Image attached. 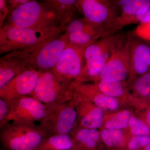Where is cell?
<instances>
[{
  "label": "cell",
  "instance_id": "f1b7e54d",
  "mask_svg": "<svg viewBox=\"0 0 150 150\" xmlns=\"http://www.w3.org/2000/svg\"><path fill=\"white\" fill-rule=\"evenodd\" d=\"M10 13L6 1L5 0H0V28L4 24V21Z\"/></svg>",
  "mask_w": 150,
  "mask_h": 150
},
{
  "label": "cell",
  "instance_id": "4fadbf2b",
  "mask_svg": "<svg viewBox=\"0 0 150 150\" xmlns=\"http://www.w3.org/2000/svg\"><path fill=\"white\" fill-rule=\"evenodd\" d=\"M40 72L28 68L0 89V98L11 103L21 97L29 96L35 89Z\"/></svg>",
  "mask_w": 150,
  "mask_h": 150
},
{
  "label": "cell",
  "instance_id": "7c38bea8",
  "mask_svg": "<svg viewBox=\"0 0 150 150\" xmlns=\"http://www.w3.org/2000/svg\"><path fill=\"white\" fill-rule=\"evenodd\" d=\"M129 74V44L128 38H126L108 61L98 79L107 81L123 82Z\"/></svg>",
  "mask_w": 150,
  "mask_h": 150
},
{
  "label": "cell",
  "instance_id": "8992f818",
  "mask_svg": "<svg viewBox=\"0 0 150 150\" xmlns=\"http://www.w3.org/2000/svg\"><path fill=\"white\" fill-rule=\"evenodd\" d=\"M40 72L35 89L29 96L46 104H62L72 99V83L65 80L53 70Z\"/></svg>",
  "mask_w": 150,
  "mask_h": 150
},
{
  "label": "cell",
  "instance_id": "44dd1931",
  "mask_svg": "<svg viewBox=\"0 0 150 150\" xmlns=\"http://www.w3.org/2000/svg\"><path fill=\"white\" fill-rule=\"evenodd\" d=\"M95 86L100 92L112 97L121 96L124 93V87L122 82L98 80Z\"/></svg>",
  "mask_w": 150,
  "mask_h": 150
},
{
  "label": "cell",
  "instance_id": "5b68a950",
  "mask_svg": "<svg viewBox=\"0 0 150 150\" xmlns=\"http://www.w3.org/2000/svg\"><path fill=\"white\" fill-rule=\"evenodd\" d=\"M69 43L68 35L64 32L40 45L16 51L26 62L28 68L44 71L54 69Z\"/></svg>",
  "mask_w": 150,
  "mask_h": 150
},
{
  "label": "cell",
  "instance_id": "603a6c76",
  "mask_svg": "<svg viewBox=\"0 0 150 150\" xmlns=\"http://www.w3.org/2000/svg\"><path fill=\"white\" fill-rule=\"evenodd\" d=\"M100 134L101 139L109 147L119 146L123 141V134L121 130L106 129L101 131Z\"/></svg>",
  "mask_w": 150,
  "mask_h": 150
},
{
  "label": "cell",
  "instance_id": "52a82bcc",
  "mask_svg": "<svg viewBox=\"0 0 150 150\" xmlns=\"http://www.w3.org/2000/svg\"><path fill=\"white\" fill-rule=\"evenodd\" d=\"M76 110L71 100L62 104H54L51 112L40 122V126L48 135L70 134L76 129Z\"/></svg>",
  "mask_w": 150,
  "mask_h": 150
},
{
  "label": "cell",
  "instance_id": "4316f807",
  "mask_svg": "<svg viewBox=\"0 0 150 150\" xmlns=\"http://www.w3.org/2000/svg\"><path fill=\"white\" fill-rule=\"evenodd\" d=\"M150 144V137L148 135L135 136L131 138L128 143L130 150H135Z\"/></svg>",
  "mask_w": 150,
  "mask_h": 150
},
{
  "label": "cell",
  "instance_id": "836d02e7",
  "mask_svg": "<svg viewBox=\"0 0 150 150\" xmlns=\"http://www.w3.org/2000/svg\"></svg>",
  "mask_w": 150,
  "mask_h": 150
},
{
  "label": "cell",
  "instance_id": "9c48e42d",
  "mask_svg": "<svg viewBox=\"0 0 150 150\" xmlns=\"http://www.w3.org/2000/svg\"><path fill=\"white\" fill-rule=\"evenodd\" d=\"M76 5L83 18L106 30L108 25L119 16L115 1L77 0Z\"/></svg>",
  "mask_w": 150,
  "mask_h": 150
},
{
  "label": "cell",
  "instance_id": "83f0119b",
  "mask_svg": "<svg viewBox=\"0 0 150 150\" xmlns=\"http://www.w3.org/2000/svg\"><path fill=\"white\" fill-rule=\"evenodd\" d=\"M136 37L150 41V22L139 24L134 31Z\"/></svg>",
  "mask_w": 150,
  "mask_h": 150
},
{
  "label": "cell",
  "instance_id": "7a4b0ae2",
  "mask_svg": "<svg viewBox=\"0 0 150 150\" xmlns=\"http://www.w3.org/2000/svg\"><path fill=\"white\" fill-rule=\"evenodd\" d=\"M126 38L122 34L113 33L103 37L88 46L85 51L84 67L76 81L83 82L98 79L108 61Z\"/></svg>",
  "mask_w": 150,
  "mask_h": 150
},
{
  "label": "cell",
  "instance_id": "ba28073f",
  "mask_svg": "<svg viewBox=\"0 0 150 150\" xmlns=\"http://www.w3.org/2000/svg\"><path fill=\"white\" fill-rule=\"evenodd\" d=\"M54 105L45 104L30 96L21 97L12 101L8 121L40 122L51 112Z\"/></svg>",
  "mask_w": 150,
  "mask_h": 150
},
{
  "label": "cell",
  "instance_id": "30bf717a",
  "mask_svg": "<svg viewBox=\"0 0 150 150\" xmlns=\"http://www.w3.org/2000/svg\"><path fill=\"white\" fill-rule=\"evenodd\" d=\"M65 32L69 43L85 48L103 37L113 34L84 18L74 19L65 27Z\"/></svg>",
  "mask_w": 150,
  "mask_h": 150
},
{
  "label": "cell",
  "instance_id": "7402d4cb",
  "mask_svg": "<svg viewBox=\"0 0 150 150\" xmlns=\"http://www.w3.org/2000/svg\"><path fill=\"white\" fill-rule=\"evenodd\" d=\"M130 118V112L128 110L120 111L107 121L105 128L119 130L125 129L129 126Z\"/></svg>",
  "mask_w": 150,
  "mask_h": 150
},
{
  "label": "cell",
  "instance_id": "cb8c5ba5",
  "mask_svg": "<svg viewBox=\"0 0 150 150\" xmlns=\"http://www.w3.org/2000/svg\"><path fill=\"white\" fill-rule=\"evenodd\" d=\"M135 91L140 95L147 96L150 95V73L140 76L134 83Z\"/></svg>",
  "mask_w": 150,
  "mask_h": 150
},
{
  "label": "cell",
  "instance_id": "5bb4252c",
  "mask_svg": "<svg viewBox=\"0 0 150 150\" xmlns=\"http://www.w3.org/2000/svg\"><path fill=\"white\" fill-rule=\"evenodd\" d=\"M129 44V74L142 75L150 69V46L137 38H127Z\"/></svg>",
  "mask_w": 150,
  "mask_h": 150
},
{
  "label": "cell",
  "instance_id": "1f68e13d",
  "mask_svg": "<svg viewBox=\"0 0 150 150\" xmlns=\"http://www.w3.org/2000/svg\"><path fill=\"white\" fill-rule=\"evenodd\" d=\"M144 150H150V144L148 145L145 148Z\"/></svg>",
  "mask_w": 150,
  "mask_h": 150
},
{
  "label": "cell",
  "instance_id": "6da1fadb",
  "mask_svg": "<svg viewBox=\"0 0 150 150\" xmlns=\"http://www.w3.org/2000/svg\"><path fill=\"white\" fill-rule=\"evenodd\" d=\"M65 28L42 30L22 28L4 23L0 28V54L40 45L65 32Z\"/></svg>",
  "mask_w": 150,
  "mask_h": 150
},
{
  "label": "cell",
  "instance_id": "ac0fdd59",
  "mask_svg": "<svg viewBox=\"0 0 150 150\" xmlns=\"http://www.w3.org/2000/svg\"><path fill=\"white\" fill-rule=\"evenodd\" d=\"M70 134L78 148L80 146L85 150L94 149L100 138V133L97 129L81 127L74 129Z\"/></svg>",
  "mask_w": 150,
  "mask_h": 150
},
{
  "label": "cell",
  "instance_id": "f546056e",
  "mask_svg": "<svg viewBox=\"0 0 150 150\" xmlns=\"http://www.w3.org/2000/svg\"><path fill=\"white\" fill-rule=\"evenodd\" d=\"M30 0H7L6 1L10 13L20 6L28 2Z\"/></svg>",
  "mask_w": 150,
  "mask_h": 150
},
{
  "label": "cell",
  "instance_id": "e0dca14e",
  "mask_svg": "<svg viewBox=\"0 0 150 150\" xmlns=\"http://www.w3.org/2000/svg\"><path fill=\"white\" fill-rule=\"evenodd\" d=\"M78 149L71 134H55L46 137L35 150H69Z\"/></svg>",
  "mask_w": 150,
  "mask_h": 150
},
{
  "label": "cell",
  "instance_id": "d6986e66",
  "mask_svg": "<svg viewBox=\"0 0 150 150\" xmlns=\"http://www.w3.org/2000/svg\"><path fill=\"white\" fill-rule=\"evenodd\" d=\"M121 14L116 19H125L139 15L147 10L150 6L149 0H121L115 1Z\"/></svg>",
  "mask_w": 150,
  "mask_h": 150
},
{
  "label": "cell",
  "instance_id": "8fae6325",
  "mask_svg": "<svg viewBox=\"0 0 150 150\" xmlns=\"http://www.w3.org/2000/svg\"><path fill=\"white\" fill-rule=\"evenodd\" d=\"M86 48L69 43L52 70L65 80L72 83L76 80L84 67Z\"/></svg>",
  "mask_w": 150,
  "mask_h": 150
},
{
  "label": "cell",
  "instance_id": "9a60e30c",
  "mask_svg": "<svg viewBox=\"0 0 150 150\" xmlns=\"http://www.w3.org/2000/svg\"><path fill=\"white\" fill-rule=\"evenodd\" d=\"M28 68L26 62L16 51L3 56L0 59V89Z\"/></svg>",
  "mask_w": 150,
  "mask_h": 150
},
{
  "label": "cell",
  "instance_id": "ffe728a7",
  "mask_svg": "<svg viewBox=\"0 0 150 150\" xmlns=\"http://www.w3.org/2000/svg\"><path fill=\"white\" fill-rule=\"evenodd\" d=\"M103 119L102 109L96 106L94 107L87 115L80 119V126L83 128L96 129L101 126Z\"/></svg>",
  "mask_w": 150,
  "mask_h": 150
},
{
  "label": "cell",
  "instance_id": "2e32d148",
  "mask_svg": "<svg viewBox=\"0 0 150 150\" xmlns=\"http://www.w3.org/2000/svg\"><path fill=\"white\" fill-rule=\"evenodd\" d=\"M76 0H45L43 2L53 11L61 26L66 27L73 20L77 10Z\"/></svg>",
  "mask_w": 150,
  "mask_h": 150
},
{
  "label": "cell",
  "instance_id": "d4e9b609",
  "mask_svg": "<svg viewBox=\"0 0 150 150\" xmlns=\"http://www.w3.org/2000/svg\"><path fill=\"white\" fill-rule=\"evenodd\" d=\"M129 126L131 134L135 136L148 135L150 133L149 127L139 119L131 117L129 119Z\"/></svg>",
  "mask_w": 150,
  "mask_h": 150
},
{
  "label": "cell",
  "instance_id": "3957f363",
  "mask_svg": "<svg viewBox=\"0 0 150 150\" xmlns=\"http://www.w3.org/2000/svg\"><path fill=\"white\" fill-rule=\"evenodd\" d=\"M6 24L22 28L48 30L61 27L54 12L43 1L30 0L11 12Z\"/></svg>",
  "mask_w": 150,
  "mask_h": 150
},
{
  "label": "cell",
  "instance_id": "484cf974",
  "mask_svg": "<svg viewBox=\"0 0 150 150\" xmlns=\"http://www.w3.org/2000/svg\"><path fill=\"white\" fill-rule=\"evenodd\" d=\"M11 103L0 98V130L4 128L9 123V115L10 112Z\"/></svg>",
  "mask_w": 150,
  "mask_h": 150
},
{
  "label": "cell",
  "instance_id": "d6a6232c",
  "mask_svg": "<svg viewBox=\"0 0 150 150\" xmlns=\"http://www.w3.org/2000/svg\"><path fill=\"white\" fill-rule=\"evenodd\" d=\"M69 150H78V149H71Z\"/></svg>",
  "mask_w": 150,
  "mask_h": 150
},
{
  "label": "cell",
  "instance_id": "277c9868",
  "mask_svg": "<svg viewBox=\"0 0 150 150\" xmlns=\"http://www.w3.org/2000/svg\"><path fill=\"white\" fill-rule=\"evenodd\" d=\"M48 134L35 123L12 121L1 130L3 150H35Z\"/></svg>",
  "mask_w": 150,
  "mask_h": 150
},
{
  "label": "cell",
  "instance_id": "4dcf8cb0",
  "mask_svg": "<svg viewBox=\"0 0 150 150\" xmlns=\"http://www.w3.org/2000/svg\"><path fill=\"white\" fill-rule=\"evenodd\" d=\"M146 118V120L147 124L148 126L150 127V108L148 111L147 114Z\"/></svg>",
  "mask_w": 150,
  "mask_h": 150
}]
</instances>
